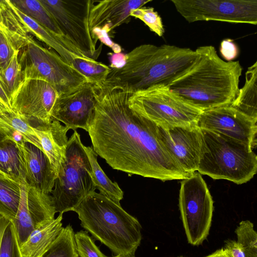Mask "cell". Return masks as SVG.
<instances>
[{"label": "cell", "instance_id": "ee69618b", "mask_svg": "<svg viewBox=\"0 0 257 257\" xmlns=\"http://www.w3.org/2000/svg\"><path fill=\"white\" fill-rule=\"evenodd\" d=\"M13 111L7 106L4 102L0 99V114L5 113H11Z\"/></svg>", "mask_w": 257, "mask_h": 257}, {"label": "cell", "instance_id": "8d00e7d4", "mask_svg": "<svg viewBox=\"0 0 257 257\" xmlns=\"http://www.w3.org/2000/svg\"><path fill=\"white\" fill-rule=\"evenodd\" d=\"M219 50L221 56L227 62L232 61L239 53L237 45L230 39H224L221 42Z\"/></svg>", "mask_w": 257, "mask_h": 257}, {"label": "cell", "instance_id": "9c48e42d", "mask_svg": "<svg viewBox=\"0 0 257 257\" xmlns=\"http://www.w3.org/2000/svg\"><path fill=\"white\" fill-rule=\"evenodd\" d=\"M179 206L188 243L201 244L209 235L214 207L207 184L199 173L181 181Z\"/></svg>", "mask_w": 257, "mask_h": 257}, {"label": "cell", "instance_id": "603a6c76", "mask_svg": "<svg viewBox=\"0 0 257 257\" xmlns=\"http://www.w3.org/2000/svg\"><path fill=\"white\" fill-rule=\"evenodd\" d=\"M257 121V62L249 67L245 73V82L230 105Z\"/></svg>", "mask_w": 257, "mask_h": 257}, {"label": "cell", "instance_id": "b9f144b4", "mask_svg": "<svg viewBox=\"0 0 257 257\" xmlns=\"http://www.w3.org/2000/svg\"><path fill=\"white\" fill-rule=\"evenodd\" d=\"M0 99L11 109L10 101L0 85Z\"/></svg>", "mask_w": 257, "mask_h": 257}, {"label": "cell", "instance_id": "4dcf8cb0", "mask_svg": "<svg viewBox=\"0 0 257 257\" xmlns=\"http://www.w3.org/2000/svg\"><path fill=\"white\" fill-rule=\"evenodd\" d=\"M17 52L7 67L0 72V85L10 101L14 94L23 81L22 68Z\"/></svg>", "mask_w": 257, "mask_h": 257}, {"label": "cell", "instance_id": "277c9868", "mask_svg": "<svg viewBox=\"0 0 257 257\" xmlns=\"http://www.w3.org/2000/svg\"><path fill=\"white\" fill-rule=\"evenodd\" d=\"M81 226L116 255L135 257L142 239L139 220L104 195L94 191L74 210Z\"/></svg>", "mask_w": 257, "mask_h": 257}, {"label": "cell", "instance_id": "f1b7e54d", "mask_svg": "<svg viewBox=\"0 0 257 257\" xmlns=\"http://www.w3.org/2000/svg\"><path fill=\"white\" fill-rule=\"evenodd\" d=\"M41 257H79L72 226L63 227L49 248Z\"/></svg>", "mask_w": 257, "mask_h": 257}, {"label": "cell", "instance_id": "8fae6325", "mask_svg": "<svg viewBox=\"0 0 257 257\" xmlns=\"http://www.w3.org/2000/svg\"><path fill=\"white\" fill-rule=\"evenodd\" d=\"M189 23L215 21L257 24V0H171Z\"/></svg>", "mask_w": 257, "mask_h": 257}, {"label": "cell", "instance_id": "e575fe53", "mask_svg": "<svg viewBox=\"0 0 257 257\" xmlns=\"http://www.w3.org/2000/svg\"><path fill=\"white\" fill-rule=\"evenodd\" d=\"M75 240L79 257H107L100 251L86 231L75 233Z\"/></svg>", "mask_w": 257, "mask_h": 257}, {"label": "cell", "instance_id": "d4e9b609", "mask_svg": "<svg viewBox=\"0 0 257 257\" xmlns=\"http://www.w3.org/2000/svg\"><path fill=\"white\" fill-rule=\"evenodd\" d=\"M0 125L5 128L16 141L23 140L30 143L41 150L31 122L26 118L13 112L0 114Z\"/></svg>", "mask_w": 257, "mask_h": 257}, {"label": "cell", "instance_id": "7402d4cb", "mask_svg": "<svg viewBox=\"0 0 257 257\" xmlns=\"http://www.w3.org/2000/svg\"><path fill=\"white\" fill-rule=\"evenodd\" d=\"M0 174L20 184L26 182L22 155L14 139L0 143Z\"/></svg>", "mask_w": 257, "mask_h": 257}, {"label": "cell", "instance_id": "8992f818", "mask_svg": "<svg viewBox=\"0 0 257 257\" xmlns=\"http://www.w3.org/2000/svg\"><path fill=\"white\" fill-rule=\"evenodd\" d=\"M92 169L79 133L74 131L67 143L62 163L51 193L56 212L74 211L89 194L95 191Z\"/></svg>", "mask_w": 257, "mask_h": 257}, {"label": "cell", "instance_id": "f35d334b", "mask_svg": "<svg viewBox=\"0 0 257 257\" xmlns=\"http://www.w3.org/2000/svg\"><path fill=\"white\" fill-rule=\"evenodd\" d=\"M110 61V68H119L123 66L126 61V54L124 55L120 53L118 54L109 53Z\"/></svg>", "mask_w": 257, "mask_h": 257}, {"label": "cell", "instance_id": "44dd1931", "mask_svg": "<svg viewBox=\"0 0 257 257\" xmlns=\"http://www.w3.org/2000/svg\"><path fill=\"white\" fill-rule=\"evenodd\" d=\"M63 214L48 223L33 230L20 246L23 257H41L62 230Z\"/></svg>", "mask_w": 257, "mask_h": 257}, {"label": "cell", "instance_id": "7bdbcfd3", "mask_svg": "<svg viewBox=\"0 0 257 257\" xmlns=\"http://www.w3.org/2000/svg\"><path fill=\"white\" fill-rule=\"evenodd\" d=\"M9 138H12L11 137L7 131L0 125V143Z\"/></svg>", "mask_w": 257, "mask_h": 257}, {"label": "cell", "instance_id": "d590c367", "mask_svg": "<svg viewBox=\"0 0 257 257\" xmlns=\"http://www.w3.org/2000/svg\"><path fill=\"white\" fill-rule=\"evenodd\" d=\"M92 39L96 43L99 40L101 44L109 47L114 53H120L122 51L121 47L118 44L112 41L107 33L99 29H93L90 31Z\"/></svg>", "mask_w": 257, "mask_h": 257}, {"label": "cell", "instance_id": "e0dca14e", "mask_svg": "<svg viewBox=\"0 0 257 257\" xmlns=\"http://www.w3.org/2000/svg\"><path fill=\"white\" fill-rule=\"evenodd\" d=\"M158 138L171 156L186 172L197 171L202 145L196 124L163 127L157 125Z\"/></svg>", "mask_w": 257, "mask_h": 257}, {"label": "cell", "instance_id": "52a82bcc", "mask_svg": "<svg viewBox=\"0 0 257 257\" xmlns=\"http://www.w3.org/2000/svg\"><path fill=\"white\" fill-rule=\"evenodd\" d=\"M23 80H41L52 85L59 95L87 81V79L52 49H47L31 36L18 55Z\"/></svg>", "mask_w": 257, "mask_h": 257}, {"label": "cell", "instance_id": "2e32d148", "mask_svg": "<svg viewBox=\"0 0 257 257\" xmlns=\"http://www.w3.org/2000/svg\"><path fill=\"white\" fill-rule=\"evenodd\" d=\"M197 126L213 131L250 146L256 145V121L231 105L202 112Z\"/></svg>", "mask_w": 257, "mask_h": 257}, {"label": "cell", "instance_id": "ba28073f", "mask_svg": "<svg viewBox=\"0 0 257 257\" xmlns=\"http://www.w3.org/2000/svg\"><path fill=\"white\" fill-rule=\"evenodd\" d=\"M127 104L135 112L163 127L196 124L202 112L161 85L132 93Z\"/></svg>", "mask_w": 257, "mask_h": 257}, {"label": "cell", "instance_id": "d6a6232c", "mask_svg": "<svg viewBox=\"0 0 257 257\" xmlns=\"http://www.w3.org/2000/svg\"><path fill=\"white\" fill-rule=\"evenodd\" d=\"M133 17L142 21L152 31L159 37H162L165 29L162 19L152 7H141L133 10L130 13Z\"/></svg>", "mask_w": 257, "mask_h": 257}, {"label": "cell", "instance_id": "83f0119b", "mask_svg": "<svg viewBox=\"0 0 257 257\" xmlns=\"http://www.w3.org/2000/svg\"><path fill=\"white\" fill-rule=\"evenodd\" d=\"M21 194V184L0 174V213L10 220L16 216Z\"/></svg>", "mask_w": 257, "mask_h": 257}, {"label": "cell", "instance_id": "ab89813d", "mask_svg": "<svg viewBox=\"0 0 257 257\" xmlns=\"http://www.w3.org/2000/svg\"><path fill=\"white\" fill-rule=\"evenodd\" d=\"M10 221L6 216L0 213V246L4 231Z\"/></svg>", "mask_w": 257, "mask_h": 257}, {"label": "cell", "instance_id": "bcb514c9", "mask_svg": "<svg viewBox=\"0 0 257 257\" xmlns=\"http://www.w3.org/2000/svg\"><path fill=\"white\" fill-rule=\"evenodd\" d=\"M112 257H124V256H120V255H114L113 256H112Z\"/></svg>", "mask_w": 257, "mask_h": 257}, {"label": "cell", "instance_id": "74e56055", "mask_svg": "<svg viewBox=\"0 0 257 257\" xmlns=\"http://www.w3.org/2000/svg\"><path fill=\"white\" fill-rule=\"evenodd\" d=\"M230 257H246L241 245L235 240L227 239L224 241V247Z\"/></svg>", "mask_w": 257, "mask_h": 257}, {"label": "cell", "instance_id": "60d3db41", "mask_svg": "<svg viewBox=\"0 0 257 257\" xmlns=\"http://www.w3.org/2000/svg\"><path fill=\"white\" fill-rule=\"evenodd\" d=\"M212 257H230L227 251L224 248L218 249L212 253Z\"/></svg>", "mask_w": 257, "mask_h": 257}, {"label": "cell", "instance_id": "cb8c5ba5", "mask_svg": "<svg viewBox=\"0 0 257 257\" xmlns=\"http://www.w3.org/2000/svg\"><path fill=\"white\" fill-rule=\"evenodd\" d=\"M92 169L91 178L96 189L99 193L120 204L123 192L115 182H112L104 172L97 161L98 155L92 147L84 146Z\"/></svg>", "mask_w": 257, "mask_h": 257}, {"label": "cell", "instance_id": "7c38bea8", "mask_svg": "<svg viewBox=\"0 0 257 257\" xmlns=\"http://www.w3.org/2000/svg\"><path fill=\"white\" fill-rule=\"evenodd\" d=\"M59 94L48 82L35 79L23 80L13 95V112L26 118L34 126L50 122L51 114Z\"/></svg>", "mask_w": 257, "mask_h": 257}, {"label": "cell", "instance_id": "d6986e66", "mask_svg": "<svg viewBox=\"0 0 257 257\" xmlns=\"http://www.w3.org/2000/svg\"><path fill=\"white\" fill-rule=\"evenodd\" d=\"M17 142L23 157L27 183L42 193L50 194L57 175L48 158L33 144L23 140Z\"/></svg>", "mask_w": 257, "mask_h": 257}, {"label": "cell", "instance_id": "5b68a950", "mask_svg": "<svg viewBox=\"0 0 257 257\" xmlns=\"http://www.w3.org/2000/svg\"><path fill=\"white\" fill-rule=\"evenodd\" d=\"M200 130L198 173L237 184L252 178L257 171V157L250 146L213 131Z\"/></svg>", "mask_w": 257, "mask_h": 257}, {"label": "cell", "instance_id": "9a60e30c", "mask_svg": "<svg viewBox=\"0 0 257 257\" xmlns=\"http://www.w3.org/2000/svg\"><path fill=\"white\" fill-rule=\"evenodd\" d=\"M96 104L94 84L85 82L73 90L59 95L51 117L69 130L78 128L88 131Z\"/></svg>", "mask_w": 257, "mask_h": 257}, {"label": "cell", "instance_id": "f6af8a7d", "mask_svg": "<svg viewBox=\"0 0 257 257\" xmlns=\"http://www.w3.org/2000/svg\"><path fill=\"white\" fill-rule=\"evenodd\" d=\"M212 254L211 253V254H209V255H207V256H206L205 257H212ZM178 257H184V256H179Z\"/></svg>", "mask_w": 257, "mask_h": 257}, {"label": "cell", "instance_id": "ffe728a7", "mask_svg": "<svg viewBox=\"0 0 257 257\" xmlns=\"http://www.w3.org/2000/svg\"><path fill=\"white\" fill-rule=\"evenodd\" d=\"M42 151L48 158L57 176L65 158L69 130L58 120L52 119L48 123H39L34 126Z\"/></svg>", "mask_w": 257, "mask_h": 257}, {"label": "cell", "instance_id": "1f68e13d", "mask_svg": "<svg viewBox=\"0 0 257 257\" xmlns=\"http://www.w3.org/2000/svg\"><path fill=\"white\" fill-rule=\"evenodd\" d=\"M237 242L242 247L246 257H257V233L249 220H242L235 230Z\"/></svg>", "mask_w": 257, "mask_h": 257}, {"label": "cell", "instance_id": "5bb4252c", "mask_svg": "<svg viewBox=\"0 0 257 257\" xmlns=\"http://www.w3.org/2000/svg\"><path fill=\"white\" fill-rule=\"evenodd\" d=\"M56 213L52 197L28 185L21 184L18 210L13 222L20 246L35 229L54 220Z\"/></svg>", "mask_w": 257, "mask_h": 257}, {"label": "cell", "instance_id": "4316f807", "mask_svg": "<svg viewBox=\"0 0 257 257\" xmlns=\"http://www.w3.org/2000/svg\"><path fill=\"white\" fill-rule=\"evenodd\" d=\"M31 36L21 35L0 20V72L7 67L15 54L27 44Z\"/></svg>", "mask_w": 257, "mask_h": 257}, {"label": "cell", "instance_id": "6da1fadb", "mask_svg": "<svg viewBox=\"0 0 257 257\" xmlns=\"http://www.w3.org/2000/svg\"><path fill=\"white\" fill-rule=\"evenodd\" d=\"M94 86L96 104L87 132L94 151L112 169L162 181L192 174L161 143L157 125L128 107L131 93L104 82Z\"/></svg>", "mask_w": 257, "mask_h": 257}, {"label": "cell", "instance_id": "4fadbf2b", "mask_svg": "<svg viewBox=\"0 0 257 257\" xmlns=\"http://www.w3.org/2000/svg\"><path fill=\"white\" fill-rule=\"evenodd\" d=\"M0 19L24 36L31 35L46 44L71 65L75 58H86L67 39L56 35L18 10L10 0L0 1Z\"/></svg>", "mask_w": 257, "mask_h": 257}, {"label": "cell", "instance_id": "30bf717a", "mask_svg": "<svg viewBox=\"0 0 257 257\" xmlns=\"http://www.w3.org/2000/svg\"><path fill=\"white\" fill-rule=\"evenodd\" d=\"M65 37L87 59L96 60L102 44L96 49L89 27L93 0H40Z\"/></svg>", "mask_w": 257, "mask_h": 257}, {"label": "cell", "instance_id": "ac0fdd59", "mask_svg": "<svg viewBox=\"0 0 257 257\" xmlns=\"http://www.w3.org/2000/svg\"><path fill=\"white\" fill-rule=\"evenodd\" d=\"M150 0L94 1L89 17L90 30L99 29L106 33L131 21L132 10L143 7Z\"/></svg>", "mask_w": 257, "mask_h": 257}, {"label": "cell", "instance_id": "484cf974", "mask_svg": "<svg viewBox=\"0 0 257 257\" xmlns=\"http://www.w3.org/2000/svg\"><path fill=\"white\" fill-rule=\"evenodd\" d=\"M10 1L18 10L39 24L58 36L67 39L61 31L53 17L40 0H13Z\"/></svg>", "mask_w": 257, "mask_h": 257}, {"label": "cell", "instance_id": "f546056e", "mask_svg": "<svg viewBox=\"0 0 257 257\" xmlns=\"http://www.w3.org/2000/svg\"><path fill=\"white\" fill-rule=\"evenodd\" d=\"M71 65L82 74L88 82L98 84L105 81L111 68L96 60L85 58H75Z\"/></svg>", "mask_w": 257, "mask_h": 257}, {"label": "cell", "instance_id": "7a4b0ae2", "mask_svg": "<svg viewBox=\"0 0 257 257\" xmlns=\"http://www.w3.org/2000/svg\"><path fill=\"white\" fill-rule=\"evenodd\" d=\"M196 50L199 57L195 63L167 87L202 111L230 105L239 90L242 71L239 62L223 60L212 46Z\"/></svg>", "mask_w": 257, "mask_h": 257}, {"label": "cell", "instance_id": "3957f363", "mask_svg": "<svg viewBox=\"0 0 257 257\" xmlns=\"http://www.w3.org/2000/svg\"><path fill=\"white\" fill-rule=\"evenodd\" d=\"M119 68H111L105 83L133 93L153 86L168 87L195 63L197 50L164 44H142L126 54Z\"/></svg>", "mask_w": 257, "mask_h": 257}, {"label": "cell", "instance_id": "836d02e7", "mask_svg": "<svg viewBox=\"0 0 257 257\" xmlns=\"http://www.w3.org/2000/svg\"><path fill=\"white\" fill-rule=\"evenodd\" d=\"M0 257H23L15 227L12 220L6 227L3 235Z\"/></svg>", "mask_w": 257, "mask_h": 257}]
</instances>
